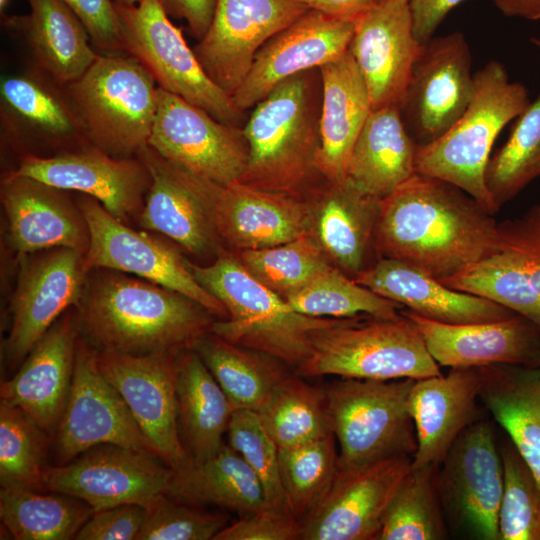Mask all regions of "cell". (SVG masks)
Returning <instances> with one entry per match:
<instances>
[{"mask_svg": "<svg viewBox=\"0 0 540 540\" xmlns=\"http://www.w3.org/2000/svg\"><path fill=\"white\" fill-rule=\"evenodd\" d=\"M401 313L416 326L439 366H536L540 357V331L518 314L496 321L452 324L427 319L408 309Z\"/></svg>", "mask_w": 540, "mask_h": 540, "instance_id": "obj_25", "label": "cell"}, {"mask_svg": "<svg viewBox=\"0 0 540 540\" xmlns=\"http://www.w3.org/2000/svg\"><path fill=\"white\" fill-rule=\"evenodd\" d=\"M278 449L299 446L333 433L326 390L290 373L257 411Z\"/></svg>", "mask_w": 540, "mask_h": 540, "instance_id": "obj_39", "label": "cell"}, {"mask_svg": "<svg viewBox=\"0 0 540 540\" xmlns=\"http://www.w3.org/2000/svg\"><path fill=\"white\" fill-rule=\"evenodd\" d=\"M148 146L172 164L221 187L240 180L249 155L243 127L223 123L159 87Z\"/></svg>", "mask_w": 540, "mask_h": 540, "instance_id": "obj_11", "label": "cell"}, {"mask_svg": "<svg viewBox=\"0 0 540 540\" xmlns=\"http://www.w3.org/2000/svg\"><path fill=\"white\" fill-rule=\"evenodd\" d=\"M78 337L75 319L65 314L35 344L18 372L1 383V401L22 409L48 434L55 432L69 396Z\"/></svg>", "mask_w": 540, "mask_h": 540, "instance_id": "obj_28", "label": "cell"}, {"mask_svg": "<svg viewBox=\"0 0 540 540\" xmlns=\"http://www.w3.org/2000/svg\"><path fill=\"white\" fill-rule=\"evenodd\" d=\"M300 521L290 511L266 508L225 526L213 540H296Z\"/></svg>", "mask_w": 540, "mask_h": 540, "instance_id": "obj_51", "label": "cell"}, {"mask_svg": "<svg viewBox=\"0 0 540 540\" xmlns=\"http://www.w3.org/2000/svg\"><path fill=\"white\" fill-rule=\"evenodd\" d=\"M437 468L411 466L385 512L376 540H442L447 537L436 484Z\"/></svg>", "mask_w": 540, "mask_h": 540, "instance_id": "obj_41", "label": "cell"}, {"mask_svg": "<svg viewBox=\"0 0 540 540\" xmlns=\"http://www.w3.org/2000/svg\"><path fill=\"white\" fill-rule=\"evenodd\" d=\"M443 508L471 538L499 540L503 465L493 427L476 420L457 437L436 470Z\"/></svg>", "mask_w": 540, "mask_h": 540, "instance_id": "obj_12", "label": "cell"}, {"mask_svg": "<svg viewBox=\"0 0 540 540\" xmlns=\"http://www.w3.org/2000/svg\"><path fill=\"white\" fill-rule=\"evenodd\" d=\"M319 71L322 85L320 146L315 166L326 181L342 182L372 106L364 79L349 51L322 65Z\"/></svg>", "mask_w": 540, "mask_h": 540, "instance_id": "obj_31", "label": "cell"}, {"mask_svg": "<svg viewBox=\"0 0 540 540\" xmlns=\"http://www.w3.org/2000/svg\"><path fill=\"white\" fill-rule=\"evenodd\" d=\"M506 16L540 20V0H492Z\"/></svg>", "mask_w": 540, "mask_h": 540, "instance_id": "obj_57", "label": "cell"}, {"mask_svg": "<svg viewBox=\"0 0 540 540\" xmlns=\"http://www.w3.org/2000/svg\"><path fill=\"white\" fill-rule=\"evenodd\" d=\"M414 380L341 378L325 389L340 466L413 457L417 438L408 398Z\"/></svg>", "mask_w": 540, "mask_h": 540, "instance_id": "obj_8", "label": "cell"}, {"mask_svg": "<svg viewBox=\"0 0 540 540\" xmlns=\"http://www.w3.org/2000/svg\"><path fill=\"white\" fill-rule=\"evenodd\" d=\"M55 444L60 464L103 444L158 456L122 396L101 373L96 351L80 336L69 396L55 430Z\"/></svg>", "mask_w": 540, "mask_h": 540, "instance_id": "obj_13", "label": "cell"}, {"mask_svg": "<svg viewBox=\"0 0 540 540\" xmlns=\"http://www.w3.org/2000/svg\"><path fill=\"white\" fill-rule=\"evenodd\" d=\"M353 279L376 294L437 322L480 323L517 315L490 299L450 288L396 259L380 257Z\"/></svg>", "mask_w": 540, "mask_h": 540, "instance_id": "obj_30", "label": "cell"}, {"mask_svg": "<svg viewBox=\"0 0 540 540\" xmlns=\"http://www.w3.org/2000/svg\"><path fill=\"white\" fill-rule=\"evenodd\" d=\"M312 236L332 263L354 277L364 268L373 245L380 199L361 191L349 179L329 182L306 200Z\"/></svg>", "mask_w": 540, "mask_h": 540, "instance_id": "obj_32", "label": "cell"}, {"mask_svg": "<svg viewBox=\"0 0 540 540\" xmlns=\"http://www.w3.org/2000/svg\"><path fill=\"white\" fill-rule=\"evenodd\" d=\"M531 102L527 88L509 79L491 60L474 74V89L463 115L441 137L417 147L415 171L464 190L489 213L499 210L485 182L495 139Z\"/></svg>", "mask_w": 540, "mask_h": 540, "instance_id": "obj_5", "label": "cell"}, {"mask_svg": "<svg viewBox=\"0 0 540 540\" xmlns=\"http://www.w3.org/2000/svg\"><path fill=\"white\" fill-rule=\"evenodd\" d=\"M173 474L158 456L103 444L72 462L45 466L44 488L87 503L94 511L123 504L149 507L166 494Z\"/></svg>", "mask_w": 540, "mask_h": 540, "instance_id": "obj_14", "label": "cell"}, {"mask_svg": "<svg viewBox=\"0 0 540 540\" xmlns=\"http://www.w3.org/2000/svg\"><path fill=\"white\" fill-rule=\"evenodd\" d=\"M8 3H9V0H0V9H1L2 12L6 8Z\"/></svg>", "mask_w": 540, "mask_h": 540, "instance_id": "obj_59", "label": "cell"}, {"mask_svg": "<svg viewBox=\"0 0 540 540\" xmlns=\"http://www.w3.org/2000/svg\"><path fill=\"white\" fill-rule=\"evenodd\" d=\"M27 15L5 16L4 26L27 44L31 66L64 86L97 59L82 22L62 0H26Z\"/></svg>", "mask_w": 540, "mask_h": 540, "instance_id": "obj_33", "label": "cell"}, {"mask_svg": "<svg viewBox=\"0 0 540 540\" xmlns=\"http://www.w3.org/2000/svg\"><path fill=\"white\" fill-rule=\"evenodd\" d=\"M97 353L101 373L124 399L158 457L173 470L191 461L180 436L177 355Z\"/></svg>", "mask_w": 540, "mask_h": 540, "instance_id": "obj_17", "label": "cell"}, {"mask_svg": "<svg viewBox=\"0 0 540 540\" xmlns=\"http://www.w3.org/2000/svg\"><path fill=\"white\" fill-rule=\"evenodd\" d=\"M464 0H408L413 31L417 40L425 44L447 14Z\"/></svg>", "mask_w": 540, "mask_h": 540, "instance_id": "obj_54", "label": "cell"}, {"mask_svg": "<svg viewBox=\"0 0 540 540\" xmlns=\"http://www.w3.org/2000/svg\"><path fill=\"white\" fill-rule=\"evenodd\" d=\"M493 216L456 185L415 172L380 200L373 247L441 281L493 250Z\"/></svg>", "mask_w": 540, "mask_h": 540, "instance_id": "obj_1", "label": "cell"}, {"mask_svg": "<svg viewBox=\"0 0 540 540\" xmlns=\"http://www.w3.org/2000/svg\"><path fill=\"white\" fill-rule=\"evenodd\" d=\"M136 157L151 175L140 226L169 237L194 255L215 248L219 237L212 206L218 185L172 164L148 145Z\"/></svg>", "mask_w": 540, "mask_h": 540, "instance_id": "obj_24", "label": "cell"}, {"mask_svg": "<svg viewBox=\"0 0 540 540\" xmlns=\"http://www.w3.org/2000/svg\"><path fill=\"white\" fill-rule=\"evenodd\" d=\"M115 3L125 6H132L138 4L141 0H114Z\"/></svg>", "mask_w": 540, "mask_h": 540, "instance_id": "obj_58", "label": "cell"}, {"mask_svg": "<svg viewBox=\"0 0 540 540\" xmlns=\"http://www.w3.org/2000/svg\"><path fill=\"white\" fill-rule=\"evenodd\" d=\"M177 413L182 443L192 461L214 456L233 411L227 395L192 348L177 355Z\"/></svg>", "mask_w": 540, "mask_h": 540, "instance_id": "obj_36", "label": "cell"}, {"mask_svg": "<svg viewBox=\"0 0 540 540\" xmlns=\"http://www.w3.org/2000/svg\"><path fill=\"white\" fill-rule=\"evenodd\" d=\"M298 313L326 318L369 315L396 319L404 307L351 279L340 268L330 266L285 300Z\"/></svg>", "mask_w": 540, "mask_h": 540, "instance_id": "obj_43", "label": "cell"}, {"mask_svg": "<svg viewBox=\"0 0 540 540\" xmlns=\"http://www.w3.org/2000/svg\"><path fill=\"white\" fill-rule=\"evenodd\" d=\"M47 432L22 409L0 401V482L44 488Z\"/></svg>", "mask_w": 540, "mask_h": 540, "instance_id": "obj_46", "label": "cell"}, {"mask_svg": "<svg viewBox=\"0 0 540 540\" xmlns=\"http://www.w3.org/2000/svg\"><path fill=\"white\" fill-rule=\"evenodd\" d=\"M84 501L44 495L18 485L1 486L0 518L16 540H70L93 513Z\"/></svg>", "mask_w": 540, "mask_h": 540, "instance_id": "obj_40", "label": "cell"}, {"mask_svg": "<svg viewBox=\"0 0 540 540\" xmlns=\"http://www.w3.org/2000/svg\"><path fill=\"white\" fill-rule=\"evenodd\" d=\"M496 246L540 305V203L521 217L498 223Z\"/></svg>", "mask_w": 540, "mask_h": 540, "instance_id": "obj_50", "label": "cell"}, {"mask_svg": "<svg viewBox=\"0 0 540 540\" xmlns=\"http://www.w3.org/2000/svg\"><path fill=\"white\" fill-rule=\"evenodd\" d=\"M79 18L100 54L124 53L114 0H62Z\"/></svg>", "mask_w": 540, "mask_h": 540, "instance_id": "obj_52", "label": "cell"}, {"mask_svg": "<svg viewBox=\"0 0 540 540\" xmlns=\"http://www.w3.org/2000/svg\"><path fill=\"white\" fill-rule=\"evenodd\" d=\"M321 97L314 68L283 80L254 106L243 127L249 155L240 182L298 196L317 172Z\"/></svg>", "mask_w": 540, "mask_h": 540, "instance_id": "obj_3", "label": "cell"}, {"mask_svg": "<svg viewBox=\"0 0 540 540\" xmlns=\"http://www.w3.org/2000/svg\"><path fill=\"white\" fill-rule=\"evenodd\" d=\"M169 17L185 20L194 37L200 40L207 32L217 0H158Z\"/></svg>", "mask_w": 540, "mask_h": 540, "instance_id": "obj_55", "label": "cell"}, {"mask_svg": "<svg viewBox=\"0 0 540 540\" xmlns=\"http://www.w3.org/2000/svg\"><path fill=\"white\" fill-rule=\"evenodd\" d=\"M124 53L138 60L157 86L205 110L217 120L236 126L244 111L232 96L205 73L193 49L158 0L125 6L115 3Z\"/></svg>", "mask_w": 540, "mask_h": 540, "instance_id": "obj_9", "label": "cell"}, {"mask_svg": "<svg viewBox=\"0 0 540 540\" xmlns=\"http://www.w3.org/2000/svg\"><path fill=\"white\" fill-rule=\"evenodd\" d=\"M212 215L218 237L239 251L269 248L312 235L306 200L240 181L216 188Z\"/></svg>", "mask_w": 540, "mask_h": 540, "instance_id": "obj_26", "label": "cell"}, {"mask_svg": "<svg viewBox=\"0 0 540 540\" xmlns=\"http://www.w3.org/2000/svg\"><path fill=\"white\" fill-rule=\"evenodd\" d=\"M166 495L192 506H219L244 515L269 508L254 471L225 443L214 456L173 470Z\"/></svg>", "mask_w": 540, "mask_h": 540, "instance_id": "obj_37", "label": "cell"}, {"mask_svg": "<svg viewBox=\"0 0 540 540\" xmlns=\"http://www.w3.org/2000/svg\"><path fill=\"white\" fill-rule=\"evenodd\" d=\"M536 366H540V357L538 359V362H537Z\"/></svg>", "mask_w": 540, "mask_h": 540, "instance_id": "obj_60", "label": "cell"}, {"mask_svg": "<svg viewBox=\"0 0 540 540\" xmlns=\"http://www.w3.org/2000/svg\"><path fill=\"white\" fill-rule=\"evenodd\" d=\"M100 270L86 278L74 317L79 336L96 352L178 354L211 330L212 314L189 297Z\"/></svg>", "mask_w": 540, "mask_h": 540, "instance_id": "obj_2", "label": "cell"}, {"mask_svg": "<svg viewBox=\"0 0 540 540\" xmlns=\"http://www.w3.org/2000/svg\"><path fill=\"white\" fill-rule=\"evenodd\" d=\"M217 380L234 409L257 412L272 389L291 372L283 361L232 344L213 332L192 346Z\"/></svg>", "mask_w": 540, "mask_h": 540, "instance_id": "obj_38", "label": "cell"}, {"mask_svg": "<svg viewBox=\"0 0 540 540\" xmlns=\"http://www.w3.org/2000/svg\"><path fill=\"white\" fill-rule=\"evenodd\" d=\"M336 442L331 433L299 446L279 449L286 502L299 521L323 497L335 477L339 466Z\"/></svg>", "mask_w": 540, "mask_h": 540, "instance_id": "obj_45", "label": "cell"}, {"mask_svg": "<svg viewBox=\"0 0 540 540\" xmlns=\"http://www.w3.org/2000/svg\"><path fill=\"white\" fill-rule=\"evenodd\" d=\"M0 127L2 139L21 150L20 157L37 156L40 149L58 155L90 145L64 86L33 66L2 79Z\"/></svg>", "mask_w": 540, "mask_h": 540, "instance_id": "obj_20", "label": "cell"}, {"mask_svg": "<svg viewBox=\"0 0 540 540\" xmlns=\"http://www.w3.org/2000/svg\"><path fill=\"white\" fill-rule=\"evenodd\" d=\"M196 280L226 308L228 317L214 321L211 332L224 340L271 355L295 368L312 352L315 331L344 318L307 316L267 288L223 249L210 265L187 261Z\"/></svg>", "mask_w": 540, "mask_h": 540, "instance_id": "obj_4", "label": "cell"}, {"mask_svg": "<svg viewBox=\"0 0 540 540\" xmlns=\"http://www.w3.org/2000/svg\"><path fill=\"white\" fill-rule=\"evenodd\" d=\"M9 173L81 192L122 222L140 213L151 184L150 172L138 157L111 156L92 145L51 157L22 156Z\"/></svg>", "mask_w": 540, "mask_h": 540, "instance_id": "obj_21", "label": "cell"}, {"mask_svg": "<svg viewBox=\"0 0 540 540\" xmlns=\"http://www.w3.org/2000/svg\"><path fill=\"white\" fill-rule=\"evenodd\" d=\"M64 89L90 145L119 158L136 157L148 145L158 86L134 57L99 54Z\"/></svg>", "mask_w": 540, "mask_h": 540, "instance_id": "obj_6", "label": "cell"}, {"mask_svg": "<svg viewBox=\"0 0 540 540\" xmlns=\"http://www.w3.org/2000/svg\"><path fill=\"white\" fill-rule=\"evenodd\" d=\"M411 464V456L397 455L358 466L339 465L328 490L300 520V539L376 540Z\"/></svg>", "mask_w": 540, "mask_h": 540, "instance_id": "obj_15", "label": "cell"}, {"mask_svg": "<svg viewBox=\"0 0 540 540\" xmlns=\"http://www.w3.org/2000/svg\"><path fill=\"white\" fill-rule=\"evenodd\" d=\"M78 206L90 236L84 255L87 273L94 269L130 273L189 297L220 319L228 317L225 306L196 280L176 249L128 227L90 196L84 195Z\"/></svg>", "mask_w": 540, "mask_h": 540, "instance_id": "obj_10", "label": "cell"}, {"mask_svg": "<svg viewBox=\"0 0 540 540\" xmlns=\"http://www.w3.org/2000/svg\"><path fill=\"white\" fill-rule=\"evenodd\" d=\"M228 524V516L196 509L166 494L146 508L137 540H209Z\"/></svg>", "mask_w": 540, "mask_h": 540, "instance_id": "obj_49", "label": "cell"}, {"mask_svg": "<svg viewBox=\"0 0 540 540\" xmlns=\"http://www.w3.org/2000/svg\"><path fill=\"white\" fill-rule=\"evenodd\" d=\"M366 316V315H364ZM363 315L312 335V352L295 368L302 377L335 375L368 380L421 379L442 374L418 329L401 313L396 319Z\"/></svg>", "mask_w": 540, "mask_h": 540, "instance_id": "obj_7", "label": "cell"}, {"mask_svg": "<svg viewBox=\"0 0 540 540\" xmlns=\"http://www.w3.org/2000/svg\"><path fill=\"white\" fill-rule=\"evenodd\" d=\"M389 1H391V0H389ZM406 1H408V0H406Z\"/></svg>", "mask_w": 540, "mask_h": 540, "instance_id": "obj_61", "label": "cell"}, {"mask_svg": "<svg viewBox=\"0 0 540 540\" xmlns=\"http://www.w3.org/2000/svg\"><path fill=\"white\" fill-rule=\"evenodd\" d=\"M471 66L462 32L433 37L422 45L400 106L418 146L445 134L467 109L474 89Z\"/></svg>", "mask_w": 540, "mask_h": 540, "instance_id": "obj_16", "label": "cell"}, {"mask_svg": "<svg viewBox=\"0 0 540 540\" xmlns=\"http://www.w3.org/2000/svg\"><path fill=\"white\" fill-rule=\"evenodd\" d=\"M499 451L504 475L499 540H540V485L511 441Z\"/></svg>", "mask_w": 540, "mask_h": 540, "instance_id": "obj_47", "label": "cell"}, {"mask_svg": "<svg viewBox=\"0 0 540 540\" xmlns=\"http://www.w3.org/2000/svg\"><path fill=\"white\" fill-rule=\"evenodd\" d=\"M226 433L228 445L240 454L258 477L268 507L290 511L281 483L279 449L263 427L257 412L235 409Z\"/></svg>", "mask_w": 540, "mask_h": 540, "instance_id": "obj_48", "label": "cell"}, {"mask_svg": "<svg viewBox=\"0 0 540 540\" xmlns=\"http://www.w3.org/2000/svg\"><path fill=\"white\" fill-rule=\"evenodd\" d=\"M87 274L84 255L74 249L54 248L24 256L11 298V325L4 344L11 365L24 360L59 316L78 304Z\"/></svg>", "mask_w": 540, "mask_h": 540, "instance_id": "obj_19", "label": "cell"}, {"mask_svg": "<svg viewBox=\"0 0 540 540\" xmlns=\"http://www.w3.org/2000/svg\"><path fill=\"white\" fill-rule=\"evenodd\" d=\"M417 147L399 106L373 109L353 147L346 178L381 200L416 172Z\"/></svg>", "mask_w": 540, "mask_h": 540, "instance_id": "obj_34", "label": "cell"}, {"mask_svg": "<svg viewBox=\"0 0 540 540\" xmlns=\"http://www.w3.org/2000/svg\"><path fill=\"white\" fill-rule=\"evenodd\" d=\"M145 518L146 508L137 504H123L96 510L80 528L75 539H137Z\"/></svg>", "mask_w": 540, "mask_h": 540, "instance_id": "obj_53", "label": "cell"}, {"mask_svg": "<svg viewBox=\"0 0 540 540\" xmlns=\"http://www.w3.org/2000/svg\"><path fill=\"white\" fill-rule=\"evenodd\" d=\"M61 190L31 177L8 173L1 182V201L9 239L22 256L54 248L85 255L89 230L79 206Z\"/></svg>", "mask_w": 540, "mask_h": 540, "instance_id": "obj_27", "label": "cell"}, {"mask_svg": "<svg viewBox=\"0 0 540 540\" xmlns=\"http://www.w3.org/2000/svg\"><path fill=\"white\" fill-rule=\"evenodd\" d=\"M309 9L320 11L339 19L357 20L377 0H294Z\"/></svg>", "mask_w": 540, "mask_h": 540, "instance_id": "obj_56", "label": "cell"}, {"mask_svg": "<svg viewBox=\"0 0 540 540\" xmlns=\"http://www.w3.org/2000/svg\"><path fill=\"white\" fill-rule=\"evenodd\" d=\"M308 10L294 0H217L193 51L208 77L232 96L259 49Z\"/></svg>", "mask_w": 540, "mask_h": 540, "instance_id": "obj_18", "label": "cell"}, {"mask_svg": "<svg viewBox=\"0 0 540 540\" xmlns=\"http://www.w3.org/2000/svg\"><path fill=\"white\" fill-rule=\"evenodd\" d=\"M355 27V20L309 9L259 49L249 72L232 94L235 105L245 112L283 80L342 56L349 51Z\"/></svg>", "mask_w": 540, "mask_h": 540, "instance_id": "obj_22", "label": "cell"}, {"mask_svg": "<svg viewBox=\"0 0 540 540\" xmlns=\"http://www.w3.org/2000/svg\"><path fill=\"white\" fill-rule=\"evenodd\" d=\"M245 269L286 300L334 265L312 235L235 255Z\"/></svg>", "mask_w": 540, "mask_h": 540, "instance_id": "obj_44", "label": "cell"}, {"mask_svg": "<svg viewBox=\"0 0 540 540\" xmlns=\"http://www.w3.org/2000/svg\"><path fill=\"white\" fill-rule=\"evenodd\" d=\"M479 368H451L448 374L415 379L408 407L417 448L413 468L438 467L457 437L477 420Z\"/></svg>", "mask_w": 540, "mask_h": 540, "instance_id": "obj_29", "label": "cell"}, {"mask_svg": "<svg viewBox=\"0 0 540 540\" xmlns=\"http://www.w3.org/2000/svg\"><path fill=\"white\" fill-rule=\"evenodd\" d=\"M540 49V38H531ZM540 175V95L515 119L511 133L490 159L487 189L500 209Z\"/></svg>", "mask_w": 540, "mask_h": 540, "instance_id": "obj_42", "label": "cell"}, {"mask_svg": "<svg viewBox=\"0 0 540 540\" xmlns=\"http://www.w3.org/2000/svg\"><path fill=\"white\" fill-rule=\"evenodd\" d=\"M479 370L480 400L540 485V366L497 364Z\"/></svg>", "mask_w": 540, "mask_h": 540, "instance_id": "obj_35", "label": "cell"}, {"mask_svg": "<svg viewBox=\"0 0 540 540\" xmlns=\"http://www.w3.org/2000/svg\"><path fill=\"white\" fill-rule=\"evenodd\" d=\"M421 44L406 0H377L356 20L349 52L373 109L401 106Z\"/></svg>", "mask_w": 540, "mask_h": 540, "instance_id": "obj_23", "label": "cell"}]
</instances>
